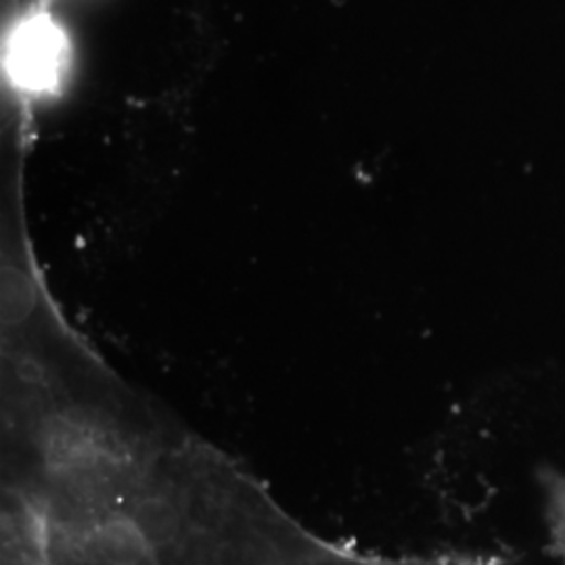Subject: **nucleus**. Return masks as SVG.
Instances as JSON below:
<instances>
[{"instance_id":"nucleus-1","label":"nucleus","mask_w":565,"mask_h":565,"mask_svg":"<svg viewBox=\"0 0 565 565\" xmlns=\"http://www.w3.org/2000/svg\"><path fill=\"white\" fill-rule=\"evenodd\" d=\"M132 518L147 565H306L333 546L181 425L145 465Z\"/></svg>"},{"instance_id":"nucleus-4","label":"nucleus","mask_w":565,"mask_h":565,"mask_svg":"<svg viewBox=\"0 0 565 565\" xmlns=\"http://www.w3.org/2000/svg\"><path fill=\"white\" fill-rule=\"evenodd\" d=\"M546 522L565 562V476H553L546 482Z\"/></svg>"},{"instance_id":"nucleus-2","label":"nucleus","mask_w":565,"mask_h":565,"mask_svg":"<svg viewBox=\"0 0 565 565\" xmlns=\"http://www.w3.org/2000/svg\"><path fill=\"white\" fill-rule=\"evenodd\" d=\"M0 565H55L36 511L11 490L0 501Z\"/></svg>"},{"instance_id":"nucleus-3","label":"nucleus","mask_w":565,"mask_h":565,"mask_svg":"<svg viewBox=\"0 0 565 565\" xmlns=\"http://www.w3.org/2000/svg\"><path fill=\"white\" fill-rule=\"evenodd\" d=\"M306 565H497L480 557H461V555H431V557H384L371 555L352 546L338 545L324 553L323 557Z\"/></svg>"}]
</instances>
